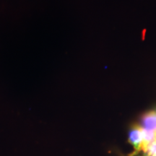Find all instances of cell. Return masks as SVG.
<instances>
[{
    "instance_id": "obj_2",
    "label": "cell",
    "mask_w": 156,
    "mask_h": 156,
    "mask_svg": "<svg viewBox=\"0 0 156 156\" xmlns=\"http://www.w3.org/2000/svg\"><path fill=\"white\" fill-rule=\"evenodd\" d=\"M140 126L145 129L156 131V109L142 115L140 118Z\"/></svg>"
},
{
    "instance_id": "obj_3",
    "label": "cell",
    "mask_w": 156,
    "mask_h": 156,
    "mask_svg": "<svg viewBox=\"0 0 156 156\" xmlns=\"http://www.w3.org/2000/svg\"><path fill=\"white\" fill-rule=\"evenodd\" d=\"M155 141H156V131H155Z\"/></svg>"
},
{
    "instance_id": "obj_1",
    "label": "cell",
    "mask_w": 156,
    "mask_h": 156,
    "mask_svg": "<svg viewBox=\"0 0 156 156\" xmlns=\"http://www.w3.org/2000/svg\"><path fill=\"white\" fill-rule=\"evenodd\" d=\"M128 142L133 146L134 151H142V127L139 124H134L129 129L128 135Z\"/></svg>"
}]
</instances>
